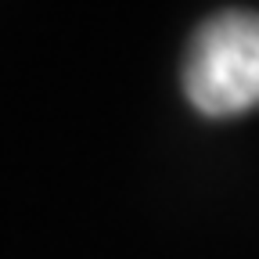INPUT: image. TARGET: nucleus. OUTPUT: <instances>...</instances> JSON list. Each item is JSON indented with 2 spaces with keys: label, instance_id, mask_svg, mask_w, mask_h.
Segmentation results:
<instances>
[{
  "label": "nucleus",
  "instance_id": "1",
  "mask_svg": "<svg viewBox=\"0 0 259 259\" xmlns=\"http://www.w3.org/2000/svg\"><path fill=\"white\" fill-rule=\"evenodd\" d=\"M184 94L209 119L259 105V15L223 11L198 25L184 58Z\"/></svg>",
  "mask_w": 259,
  "mask_h": 259
}]
</instances>
